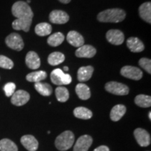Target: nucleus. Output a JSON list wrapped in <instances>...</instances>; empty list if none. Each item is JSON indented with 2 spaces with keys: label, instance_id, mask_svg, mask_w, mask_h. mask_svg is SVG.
<instances>
[{
  "label": "nucleus",
  "instance_id": "obj_1",
  "mask_svg": "<svg viewBox=\"0 0 151 151\" xmlns=\"http://www.w3.org/2000/svg\"><path fill=\"white\" fill-rule=\"evenodd\" d=\"M125 11L120 9H110L101 11L97 15V20L101 22H120L124 20Z\"/></svg>",
  "mask_w": 151,
  "mask_h": 151
},
{
  "label": "nucleus",
  "instance_id": "obj_2",
  "mask_svg": "<svg viewBox=\"0 0 151 151\" xmlns=\"http://www.w3.org/2000/svg\"><path fill=\"white\" fill-rule=\"evenodd\" d=\"M11 11L14 16L18 19H32L34 14L27 3L22 1L14 4Z\"/></svg>",
  "mask_w": 151,
  "mask_h": 151
},
{
  "label": "nucleus",
  "instance_id": "obj_3",
  "mask_svg": "<svg viewBox=\"0 0 151 151\" xmlns=\"http://www.w3.org/2000/svg\"><path fill=\"white\" fill-rule=\"evenodd\" d=\"M74 134L71 131H65L56 138L55 144L59 150L65 151L70 149L74 143Z\"/></svg>",
  "mask_w": 151,
  "mask_h": 151
},
{
  "label": "nucleus",
  "instance_id": "obj_4",
  "mask_svg": "<svg viewBox=\"0 0 151 151\" xmlns=\"http://www.w3.org/2000/svg\"><path fill=\"white\" fill-rule=\"evenodd\" d=\"M50 79L55 85L62 86L69 85L71 83V76L68 73H65L60 69H55L50 73Z\"/></svg>",
  "mask_w": 151,
  "mask_h": 151
},
{
  "label": "nucleus",
  "instance_id": "obj_5",
  "mask_svg": "<svg viewBox=\"0 0 151 151\" xmlns=\"http://www.w3.org/2000/svg\"><path fill=\"white\" fill-rule=\"evenodd\" d=\"M105 89L107 92L116 95H127L129 93V88L121 83L111 81L105 85Z\"/></svg>",
  "mask_w": 151,
  "mask_h": 151
},
{
  "label": "nucleus",
  "instance_id": "obj_6",
  "mask_svg": "<svg viewBox=\"0 0 151 151\" xmlns=\"http://www.w3.org/2000/svg\"><path fill=\"white\" fill-rule=\"evenodd\" d=\"M6 44L13 50L20 51L24 48V42L18 34L12 33L6 38Z\"/></svg>",
  "mask_w": 151,
  "mask_h": 151
},
{
  "label": "nucleus",
  "instance_id": "obj_7",
  "mask_svg": "<svg viewBox=\"0 0 151 151\" xmlns=\"http://www.w3.org/2000/svg\"><path fill=\"white\" fill-rule=\"evenodd\" d=\"M120 74L125 78L139 81L143 77V72L139 68L133 66H125L120 70Z\"/></svg>",
  "mask_w": 151,
  "mask_h": 151
},
{
  "label": "nucleus",
  "instance_id": "obj_8",
  "mask_svg": "<svg viewBox=\"0 0 151 151\" xmlns=\"http://www.w3.org/2000/svg\"><path fill=\"white\" fill-rule=\"evenodd\" d=\"M134 135L140 146L147 147L150 144V135L146 130L142 128H137L134 132Z\"/></svg>",
  "mask_w": 151,
  "mask_h": 151
},
{
  "label": "nucleus",
  "instance_id": "obj_9",
  "mask_svg": "<svg viewBox=\"0 0 151 151\" xmlns=\"http://www.w3.org/2000/svg\"><path fill=\"white\" fill-rule=\"evenodd\" d=\"M30 99L29 94L24 90H20L15 92L11 96V103L17 106H21L28 102Z\"/></svg>",
  "mask_w": 151,
  "mask_h": 151
},
{
  "label": "nucleus",
  "instance_id": "obj_10",
  "mask_svg": "<svg viewBox=\"0 0 151 151\" xmlns=\"http://www.w3.org/2000/svg\"><path fill=\"white\" fill-rule=\"evenodd\" d=\"M49 20L54 24H65L69 21V16L67 13L61 10H54L49 15Z\"/></svg>",
  "mask_w": 151,
  "mask_h": 151
},
{
  "label": "nucleus",
  "instance_id": "obj_11",
  "mask_svg": "<svg viewBox=\"0 0 151 151\" xmlns=\"http://www.w3.org/2000/svg\"><path fill=\"white\" fill-rule=\"evenodd\" d=\"M106 39L111 44L121 45L124 41V35L121 31L118 29H110L107 32Z\"/></svg>",
  "mask_w": 151,
  "mask_h": 151
},
{
  "label": "nucleus",
  "instance_id": "obj_12",
  "mask_svg": "<svg viewBox=\"0 0 151 151\" xmlns=\"http://www.w3.org/2000/svg\"><path fill=\"white\" fill-rule=\"evenodd\" d=\"M92 138L89 135H83L78 139L73 147V151H88L92 143Z\"/></svg>",
  "mask_w": 151,
  "mask_h": 151
},
{
  "label": "nucleus",
  "instance_id": "obj_13",
  "mask_svg": "<svg viewBox=\"0 0 151 151\" xmlns=\"http://www.w3.org/2000/svg\"><path fill=\"white\" fill-rule=\"evenodd\" d=\"M97 50L90 45H83L76 50V56L81 58H92L96 55Z\"/></svg>",
  "mask_w": 151,
  "mask_h": 151
},
{
  "label": "nucleus",
  "instance_id": "obj_14",
  "mask_svg": "<svg viewBox=\"0 0 151 151\" xmlns=\"http://www.w3.org/2000/svg\"><path fill=\"white\" fill-rule=\"evenodd\" d=\"M20 142L29 151H36L39 147V142L32 135H24L20 139Z\"/></svg>",
  "mask_w": 151,
  "mask_h": 151
},
{
  "label": "nucleus",
  "instance_id": "obj_15",
  "mask_svg": "<svg viewBox=\"0 0 151 151\" xmlns=\"http://www.w3.org/2000/svg\"><path fill=\"white\" fill-rule=\"evenodd\" d=\"M67 40L69 44L76 48L83 46L85 43L83 37L76 31H70L67 34Z\"/></svg>",
  "mask_w": 151,
  "mask_h": 151
},
{
  "label": "nucleus",
  "instance_id": "obj_16",
  "mask_svg": "<svg viewBox=\"0 0 151 151\" xmlns=\"http://www.w3.org/2000/svg\"><path fill=\"white\" fill-rule=\"evenodd\" d=\"M25 63L29 69L35 70L40 67L41 60L39 55L35 52L29 51L26 55Z\"/></svg>",
  "mask_w": 151,
  "mask_h": 151
},
{
  "label": "nucleus",
  "instance_id": "obj_17",
  "mask_svg": "<svg viewBox=\"0 0 151 151\" xmlns=\"http://www.w3.org/2000/svg\"><path fill=\"white\" fill-rule=\"evenodd\" d=\"M127 46L133 52H141L144 50L143 42L137 37H129L127 40Z\"/></svg>",
  "mask_w": 151,
  "mask_h": 151
},
{
  "label": "nucleus",
  "instance_id": "obj_18",
  "mask_svg": "<svg viewBox=\"0 0 151 151\" xmlns=\"http://www.w3.org/2000/svg\"><path fill=\"white\" fill-rule=\"evenodd\" d=\"M32 19H18L15 20L12 23V27L16 30H23L24 32H29L31 27Z\"/></svg>",
  "mask_w": 151,
  "mask_h": 151
},
{
  "label": "nucleus",
  "instance_id": "obj_19",
  "mask_svg": "<svg viewBox=\"0 0 151 151\" xmlns=\"http://www.w3.org/2000/svg\"><path fill=\"white\" fill-rule=\"evenodd\" d=\"M139 16L146 22L151 23V3L150 1L145 2L139 6Z\"/></svg>",
  "mask_w": 151,
  "mask_h": 151
},
{
  "label": "nucleus",
  "instance_id": "obj_20",
  "mask_svg": "<svg viewBox=\"0 0 151 151\" xmlns=\"http://www.w3.org/2000/svg\"><path fill=\"white\" fill-rule=\"evenodd\" d=\"M127 109L122 104H118L113 107L110 113V118L113 121L117 122L121 119L125 114Z\"/></svg>",
  "mask_w": 151,
  "mask_h": 151
},
{
  "label": "nucleus",
  "instance_id": "obj_21",
  "mask_svg": "<svg viewBox=\"0 0 151 151\" xmlns=\"http://www.w3.org/2000/svg\"><path fill=\"white\" fill-rule=\"evenodd\" d=\"M94 71V68L92 66H87V67H81L78 69V80L80 82H85L90 80L92 77V73Z\"/></svg>",
  "mask_w": 151,
  "mask_h": 151
},
{
  "label": "nucleus",
  "instance_id": "obj_22",
  "mask_svg": "<svg viewBox=\"0 0 151 151\" xmlns=\"http://www.w3.org/2000/svg\"><path fill=\"white\" fill-rule=\"evenodd\" d=\"M76 92L78 97L82 100H87L90 99L91 96L90 90L87 85L84 83H78L76 86Z\"/></svg>",
  "mask_w": 151,
  "mask_h": 151
},
{
  "label": "nucleus",
  "instance_id": "obj_23",
  "mask_svg": "<svg viewBox=\"0 0 151 151\" xmlns=\"http://www.w3.org/2000/svg\"><path fill=\"white\" fill-rule=\"evenodd\" d=\"M52 26L47 22H41L35 27V33L39 37H45L51 33Z\"/></svg>",
  "mask_w": 151,
  "mask_h": 151
},
{
  "label": "nucleus",
  "instance_id": "obj_24",
  "mask_svg": "<svg viewBox=\"0 0 151 151\" xmlns=\"http://www.w3.org/2000/svg\"><path fill=\"white\" fill-rule=\"evenodd\" d=\"M73 114L76 118L83 120H88L92 117V112L85 107H77L73 110Z\"/></svg>",
  "mask_w": 151,
  "mask_h": 151
},
{
  "label": "nucleus",
  "instance_id": "obj_25",
  "mask_svg": "<svg viewBox=\"0 0 151 151\" xmlns=\"http://www.w3.org/2000/svg\"><path fill=\"white\" fill-rule=\"evenodd\" d=\"M65 55L60 52H54L49 55L48 58V62L51 66L59 65L65 61Z\"/></svg>",
  "mask_w": 151,
  "mask_h": 151
},
{
  "label": "nucleus",
  "instance_id": "obj_26",
  "mask_svg": "<svg viewBox=\"0 0 151 151\" xmlns=\"http://www.w3.org/2000/svg\"><path fill=\"white\" fill-rule=\"evenodd\" d=\"M47 77V73L44 71H34V72L29 73L27 75L26 79L29 82L39 83L46 79Z\"/></svg>",
  "mask_w": 151,
  "mask_h": 151
},
{
  "label": "nucleus",
  "instance_id": "obj_27",
  "mask_svg": "<svg viewBox=\"0 0 151 151\" xmlns=\"http://www.w3.org/2000/svg\"><path fill=\"white\" fill-rule=\"evenodd\" d=\"M35 88L39 94L43 96H50L52 92V88L50 85L45 83H36Z\"/></svg>",
  "mask_w": 151,
  "mask_h": 151
},
{
  "label": "nucleus",
  "instance_id": "obj_28",
  "mask_svg": "<svg viewBox=\"0 0 151 151\" xmlns=\"http://www.w3.org/2000/svg\"><path fill=\"white\" fill-rule=\"evenodd\" d=\"M65 40V36L61 32H56L50 35L48 38L47 43L48 45L52 47H57L61 45Z\"/></svg>",
  "mask_w": 151,
  "mask_h": 151
},
{
  "label": "nucleus",
  "instance_id": "obj_29",
  "mask_svg": "<svg viewBox=\"0 0 151 151\" xmlns=\"http://www.w3.org/2000/svg\"><path fill=\"white\" fill-rule=\"evenodd\" d=\"M135 104L142 108H148L151 106L150 96L145 94H139L135 97Z\"/></svg>",
  "mask_w": 151,
  "mask_h": 151
},
{
  "label": "nucleus",
  "instance_id": "obj_30",
  "mask_svg": "<svg viewBox=\"0 0 151 151\" xmlns=\"http://www.w3.org/2000/svg\"><path fill=\"white\" fill-rule=\"evenodd\" d=\"M0 151H18V147L10 139H3L0 141Z\"/></svg>",
  "mask_w": 151,
  "mask_h": 151
},
{
  "label": "nucleus",
  "instance_id": "obj_31",
  "mask_svg": "<svg viewBox=\"0 0 151 151\" xmlns=\"http://www.w3.org/2000/svg\"><path fill=\"white\" fill-rule=\"evenodd\" d=\"M55 96L57 99L60 102H65L69 98V93L65 87L59 86L55 89Z\"/></svg>",
  "mask_w": 151,
  "mask_h": 151
},
{
  "label": "nucleus",
  "instance_id": "obj_32",
  "mask_svg": "<svg viewBox=\"0 0 151 151\" xmlns=\"http://www.w3.org/2000/svg\"><path fill=\"white\" fill-rule=\"evenodd\" d=\"M14 62L4 55H0V67L6 69H11L14 67Z\"/></svg>",
  "mask_w": 151,
  "mask_h": 151
},
{
  "label": "nucleus",
  "instance_id": "obj_33",
  "mask_svg": "<svg viewBox=\"0 0 151 151\" xmlns=\"http://www.w3.org/2000/svg\"><path fill=\"white\" fill-rule=\"evenodd\" d=\"M139 65L148 73H151V60L148 58H141L139 61Z\"/></svg>",
  "mask_w": 151,
  "mask_h": 151
},
{
  "label": "nucleus",
  "instance_id": "obj_34",
  "mask_svg": "<svg viewBox=\"0 0 151 151\" xmlns=\"http://www.w3.org/2000/svg\"><path fill=\"white\" fill-rule=\"evenodd\" d=\"M16 90V85L14 83H8L4 86V91L6 97H11Z\"/></svg>",
  "mask_w": 151,
  "mask_h": 151
},
{
  "label": "nucleus",
  "instance_id": "obj_35",
  "mask_svg": "<svg viewBox=\"0 0 151 151\" xmlns=\"http://www.w3.org/2000/svg\"><path fill=\"white\" fill-rule=\"evenodd\" d=\"M94 151H110V150H109V147H107L106 146H101L94 149Z\"/></svg>",
  "mask_w": 151,
  "mask_h": 151
},
{
  "label": "nucleus",
  "instance_id": "obj_36",
  "mask_svg": "<svg viewBox=\"0 0 151 151\" xmlns=\"http://www.w3.org/2000/svg\"><path fill=\"white\" fill-rule=\"evenodd\" d=\"M59 1L62 4H69L71 0H59Z\"/></svg>",
  "mask_w": 151,
  "mask_h": 151
},
{
  "label": "nucleus",
  "instance_id": "obj_37",
  "mask_svg": "<svg viewBox=\"0 0 151 151\" xmlns=\"http://www.w3.org/2000/svg\"><path fill=\"white\" fill-rule=\"evenodd\" d=\"M63 69L65 71H69V67H63Z\"/></svg>",
  "mask_w": 151,
  "mask_h": 151
},
{
  "label": "nucleus",
  "instance_id": "obj_38",
  "mask_svg": "<svg viewBox=\"0 0 151 151\" xmlns=\"http://www.w3.org/2000/svg\"><path fill=\"white\" fill-rule=\"evenodd\" d=\"M148 116H149V119H150V120H151V112H150V111L148 113Z\"/></svg>",
  "mask_w": 151,
  "mask_h": 151
},
{
  "label": "nucleus",
  "instance_id": "obj_39",
  "mask_svg": "<svg viewBox=\"0 0 151 151\" xmlns=\"http://www.w3.org/2000/svg\"><path fill=\"white\" fill-rule=\"evenodd\" d=\"M30 1H30V0H27V3H29Z\"/></svg>",
  "mask_w": 151,
  "mask_h": 151
}]
</instances>
